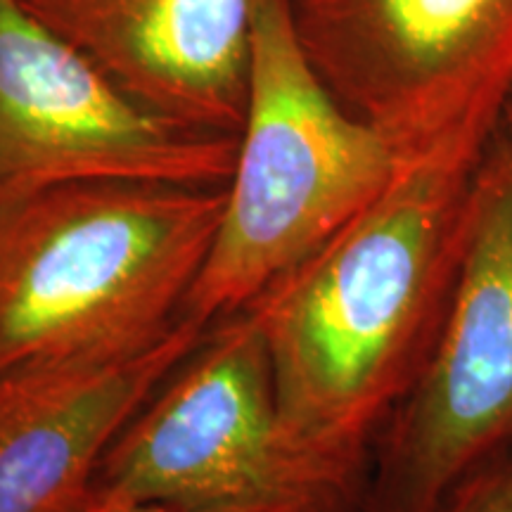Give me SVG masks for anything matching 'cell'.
I'll list each match as a JSON object with an SVG mask.
<instances>
[{
    "mask_svg": "<svg viewBox=\"0 0 512 512\" xmlns=\"http://www.w3.org/2000/svg\"><path fill=\"white\" fill-rule=\"evenodd\" d=\"M238 138L131 100L19 0H0V200L81 181L226 188Z\"/></svg>",
    "mask_w": 512,
    "mask_h": 512,
    "instance_id": "7",
    "label": "cell"
},
{
    "mask_svg": "<svg viewBox=\"0 0 512 512\" xmlns=\"http://www.w3.org/2000/svg\"><path fill=\"white\" fill-rule=\"evenodd\" d=\"M157 117L238 138L261 0H19Z\"/></svg>",
    "mask_w": 512,
    "mask_h": 512,
    "instance_id": "8",
    "label": "cell"
},
{
    "mask_svg": "<svg viewBox=\"0 0 512 512\" xmlns=\"http://www.w3.org/2000/svg\"><path fill=\"white\" fill-rule=\"evenodd\" d=\"M491 140L451 138L399 157L356 219L245 309L294 446L366 494L375 441L456 299Z\"/></svg>",
    "mask_w": 512,
    "mask_h": 512,
    "instance_id": "1",
    "label": "cell"
},
{
    "mask_svg": "<svg viewBox=\"0 0 512 512\" xmlns=\"http://www.w3.org/2000/svg\"><path fill=\"white\" fill-rule=\"evenodd\" d=\"M496 133L505 140V143L512 147V88L508 91V98H505V105H503V112H501V121H498Z\"/></svg>",
    "mask_w": 512,
    "mask_h": 512,
    "instance_id": "12",
    "label": "cell"
},
{
    "mask_svg": "<svg viewBox=\"0 0 512 512\" xmlns=\"http://www.w3.org/2000/svg\"><path fill=\"white\" fill-rule=\"evenodd\" d=\"M512 465V147L479 164L456 299L430 361L373 448L363 512H444L467 482Z\"/></svg>",
    "mask_w": 512,
    "mask_h": 512,
    "instance_id": "5",
    "label": "cell"
},
{
    "mask_svg": "<svg viewBox=\"0 0 512 512\" xmlns=\"http://www.w3.org/2000/svg\"><path fill=\"white\" fill-rule=\"evenodd\" d=\"M223 188L81 181L0 200V375L136 351L185 316Z\"/></svg>",
    "mask_w": 512,
    "mask_h": 512,
    "instance_id": "2",
    "label": "cell"
},
{
    "mask_svg": "<svg viewBox=\"0 0 512 512\" xmlns=\"http://www.w3.org/2000/svg\"><path fill=\"white\" fill-rule=\"evenodd\" d=\"M344 110L415 155L494 138L512 88V0H285Z\"/></svg>",
    "mask_w": 512,
    "mask_h": 512,
    "instance_id": "6",
    "label": "cell"
},
{
    "mask_svg": "<svg viewBox=\"0 0 512 512\" xmlns=\"http://www.w3.org/2000/svg\"><path fill=\"white\" fill-rule=\"evenodd\" d=\"M207 328L183 316L136 351L0 375V512L79 508L107 448Z\"/></svg>",
    "mask_w": 512,
    "mask_h": 512,
    "instance_id": "9",
    "label": "cell"
},
{
    "mask_svg": "<svg viewBox=\"0 0 512 512\" xmlns=\"http://www.w3.org/2000/svg\"><path fill=\"white\" fill-rule=\"evenodd\" d=\"M91 494L192 512H363L366 491L294 446L247 311L202 342L107 448Z\"/></svg>",
    "mask_w": 512,
    "mask_h": 512,
    "instance_id": "4",
    "label": "cell"
},
{
    "mask_svg": "<svg viewBox=\"0 0 512 512\" xmlns=\"http://www.w3.org/2000/svg\"><path fill=\"white\" fill-rule=\"evenodd\" d=\"M444 512H512V465L467 482Z\"/></svg>",
    "mask_w": 512,
    "mask_h": 512,
    "instance_id": "10",
    "label": "cell"
},
{
    "mask_svg": "<svg viewBox=\"0 0 512 512\" xmlns=\"http://www.w3.org/2000/svg\"><path fill=\"white\" fill-rule=\"evenodd\" d=\"M74 512H192V510H178L169 508V505H157V503H124V501H112V498H102L95 494H88Z\"/></svg>",
    "mask_w": 512,
    "mask_h": 512,
    "instance_id": "11",
    "label": "cell"
},
{
    "mask_svg": "<svg viewBox=\"0 0 512 512\" xmlns=\"http://www.w3.org/2000/svg\"><path fill=\"white\" fill-rule=\"evenodd\" d=\"M399 155L325 86L285 0H261L238 157L185 316L214 325L245 311L356 219Z\"/></svg>",
    "mask_w": 512,
    "mask_h": 512,
    "instance_id": "3",
    "label": "cell"
}]
</instances>
